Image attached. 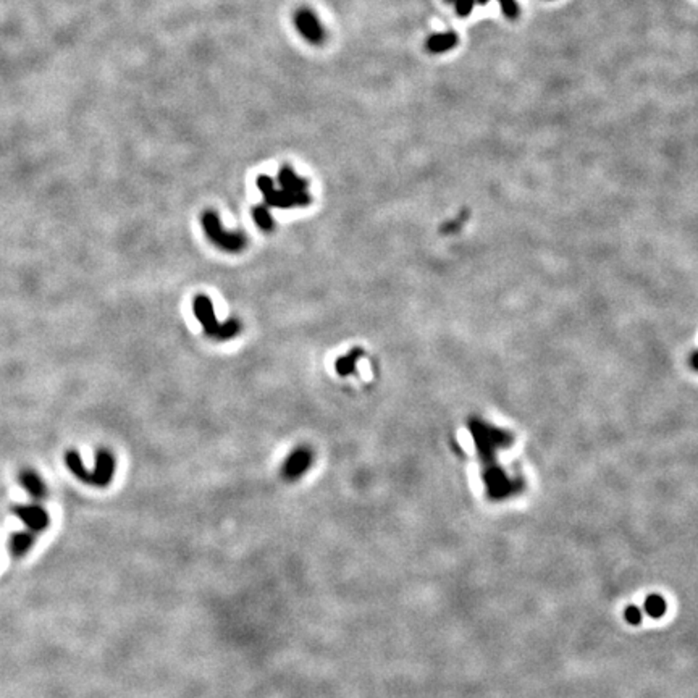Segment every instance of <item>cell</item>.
Here are the masks:
<instances>
[{
    "instance_id": "12",
    "label": "cell",
    "mask_w": 698,
    "mask_h": 698,
    "mask_svg": "<svg viewBox=\"0 0 698 698\" xmlns=\"http://www.w3.org/2000/svg\"><path fill=\"white\" fill-rule=\"evenodd\" d=\"M32 542H34V537H32L31 532L15 534L12 535V538H10V551H12L15 556L25 555L32 546Z\"/></svg>"
},
{
    "instance_id": "14",
    "label": "cell",
    "mask_w": 698,
    "mask_h": 698,
    "mask_svg": "<svg viewBox=\"0 0 698 698\" xmlns=\"http://www.w3.org/2000/svg\"><path fill=\"white\" fill-rule=\"evenodd\" d=\"M500 2V7L503 10V15L510 20H516L519 16V7L514 0H498Z\"/></svg>"
},
{
    "instance_id": "4",
    "label": "cell",
    "mask_w": 698,
    "mask_h": 698,
    "mask_svg": "<svg viewBox=\"0 0 698 698\" xmlns=\"http://www.w3.org/2000/svg\"><path fill=\"white\" fill-rule=\"evenodd\" d=\"M295 25L296 30L301 32V36L304 37L307 42H311L314 46L322 44L325 41V30L322 28L321 21L316 15H314L312 10L309 8H299L295 13Z\"/></svg>"
},
{
    "instance_id": "2",
    "label": "cell",
    "mask_w": 698,
    "mask_h": 698,
    "mask_svg": "<svg viewBox=\"0 0 698 698\" xmlns=\"http://www.w3.org/2000/svg\"><path fill=\"white\" fill-rule=\"evenodd\" d=\"M257 188L264 194V201L267 207H278V209H293V207H306L312 202L311 194L304 193H290L285 189H277L273 185V180L267 175H261L257 178Z\"/></svg>"
},
{
    "instance_id": "13",
    "label": "cell",
    "mask_w": 698,
    "mask_h": 698,
    "mask_svg": "<svg viewBox=\"0 0 698 698\" xmlns=\"http://www.w3.org/2000/svg\"><path fill=\"white\" fill-rule=\"evenodd\" d=\"M252 219L256 221L259 228H262L264 231L273 230V219L270 210L267 209V205H256V207L252 209Z\"/></svg>"
},
{
    "instance_id": "8",
    "label": "cell",
    "mask_w": 698,
    "mask_h": 698,
    "mask_svg": "<svg viewBox=\"0 0 698 698\" xmlns=\"http://www.w3.org/2000/svg\"><path fill=\"white\" fill-rule=\"evenodd\" d=\"M278 183L281 189L290 193H304L307 191V186H309V181L304 180V178L297 176L293 172V169L288 165L281 167L278 172Z\"/></svg>"
},
{
    "instance_id": "6",
    "label": "cell",
    "mask_w": 698,
    "mask_h": 698,
    "mask_svg": "<svg viewBox=\"0 0 698 698\" xmlns=\"http://www.w3.org/2000/svg\"><path fill=\"white\" fill-rule=\"evenodd\" d=\"M12 511L25 522L26 527L32 530V532H41V530H44L49 526V514L42 510L41 506L18 505L13 506Z\"/></svg>"
},
{
    "instance_id": "16",
    "label": "cell",
    "mask_w": 698,
    "mask_h": 698,
    "mask_svg": "<svg viewBox=\"0 0 698 698\" xmlns=\"http://www.w3.org/2000/svg\"><path fill=\"white\" fill-rule=\"evenodd\" d=\"M475 2H479L480 5H485L486 2H489V0H475Z\"/></svg>"
},
{
    "instance_id": "7",
    "label": "cell",
    "mask_w": 698,
    "mask_h": 698,
    "mask_svg": "<svg viewBox=\"0 0 698 698\" xmlns=\"http://www.w3.org/2000/svg\"><path fill=\"white\" fill-rule=\"evenodd\" d=\"M115 472V459L107 450H99L96 454V467L93 470V480L91 485L105 486L110 484Z\"/></svg>"
},
{
    "instance_id": "15",
    "label": "cell",
    "mask_w": 698,
    "mask_h": 698,
    "mask_svg": "<svg viewBox=\"0 0 698 698\" xmlns=\"http://www.w3.org/2000/svg\"><path fill=\"white\" fill-rule=\"evenodd\" d=\"M475 0H454V5H456V12L459 16H469L472 12Z\"/></svg>"
},
{
    "instance_id": "5",
    "label": "cell",
    "mask_w": 698,
    "mask_h": 698,
    "mask_svg": "<svg viewBox=\"0 0 698 698\" xmlns=\"http://www.w3.org/2000/svg\"><path fill=\"white\" fill-rule=\"evenodd\" d=\"M312 451L306 446H299L293 450V453L286 458V461L283 463V467H281V475H283L285 480L293 482L296 479H299L302 474L306 472L307 469L311 467L312 464Z\"/></svg>"
},
{
    "instance_id": "11",
    "label": "cell",
    "mask_w": 698,
    "mask_h": 698,
    "mask_svg": "<svg viewBox=\"0 0 698 698\" xmlns=\"http://www.w3.org/2000/svg\"><path fill=\"white\" fill-rule=\"evenodd\" d=\"M362 356H364V351H362L361 348L351 349L348 354L343 356V357H340V359L337 361V364H335V369H337V372L342 377L351 375V373L356 372V362Z\"/></svg>"
},
{
    "instance_id": "3",
    "label": "cell",
    "mask_w": 698,
    "mask_h": 698,
    "mask_svg": "<svg viewBox=\"0 0 698 698\" xmlns=\"http://www.w3.org/2000/svg\"><path fill=\"white\" fill-rule=\"evenodd\" d=\"M202 228L205 231V235L210 241L214 243L215 246L224 249L226 252H240L246 247V238L241 233H230L225 231L224 226L220 224L219 215L212 212V210H207V212L202 214L201 219Z\"/></svg>"
},
{
    "instance_id": "9",
    "label": "cell",
    "mask_w": 698,
    "mask_h": 698,
    "mask_svg": "<svg viewBox=\"0 0 698 698\" xmlns=\"http://www.w3.org/2000/svg\"><path fill=\"white\" fill-rule=\"evenodd\" d=\"M458 46L456 32H440V34L430 36L425 42V49L430 53H443Z\"/></svg>"
},
{
    "instance_id": "1",
    "label": "cell",
    "mask_w": 698,
    "mask_h": 698,
    "mask_svg": "<svg viewBox=\"0 0 698 698\" xmlns=\"http://www.w3.org/2000/svg\"><path fill=\"white\" fill-rule=\"evenodd\" d=\"M193 311L194 316L198 317V321L201 322V325L204 328V332L207 337L220 340V342H226V340L235 338L241 330V323L236 318H230L224 323H219L217 318H215L214 312V304L212 301L209 299V296L205 295H198L193 301Z\"/></svg>"
},
{
    "instance_id": "10",
    "label": "cell",
    "mask_w": 698,
    "mask_h": 698,
    "mask_svg": "<svg viewBox=\"0 0 698 698\" xmlns=\"http://www.w3.org/2000/svg\"><path fill=\"white\" fill-rule=\"evenodd\" d=\"M20 484L23 485V489L28 491V493L36 498V500H42L46 496V485L44 482L41 480L39 475L32 470H23L20 474Z\"/></svg>"
}]
</instances>
